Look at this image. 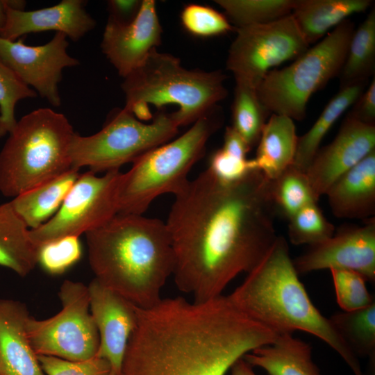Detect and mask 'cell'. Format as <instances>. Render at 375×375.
Returning a JSON list of instances; mask_svg holds the SVG:
<instances>
[{
    "instance_id": "ee69618b",
    "label": "cell",
    "mask_w": 375,
    "mask_h": 375,
    "mask_svg": "<svg viewBox=\"0 0 375 375\" xmlns=\"http://www.w3.org/2000/svg\"><path fill=\"white\" fill-rule=\"evenodd\" d=\"M110 375H122V372H116L111 370Z\"/></svg>"
},
{
    "instance_id": "4fadbf2b",
    "label": "cell",
    "mask_w": 375,
    "mask_h": 375,
    "mask_svg": "<svg viewBox=\"0 0 375 375\" xmlns=\"http://www.w3.org/2000/svg\"><path fill=\"white\" fill-rule=\"evenodd\" d=\"M68 46L67 37L61 32L39 46L0 36V60L51 105L58 107L61 104L58 84L62 70L79 65L76 58L68 54Z\"/></svg>"
},
{
    "instance_id": "ab89813d",
    "label": "cell",
    "mask_w": 375,
    "mask_h": 375,
    "mask_svg": "<svg viewBox=\"0 0 375 375\" xmlns=\"http://www.w3.org/2000/svg\"><path fill=\"white\" fill-rule=\"evenodd\" d=\"M142 1L110 0L108 1L110 18L123 24L131 22L138 15Z\"/></svg>"
},
{
    "instance_id": "4316f807",
    "label": "cell",
    "mask_w": 375,
    "mask_h": 375,
    "mask_svg": "<svg viewBox=\"0 0 375 375\" xmlns=\"http://www.w3.org/2000/svg\"><path fill=\"white\" fill-rule=\"evenodd\" d=\"M375 71V7L355 29L338 74L340 89L368 81Z\"/></svg>"
},
{
    "instance_id": "9c48e42d",
    "label": "cell",
    "mask_w": 375,
    "mask_h": 375,
    "mask_svg": "<svg viewBox=\"0 0 375 375\" xmlns=\"http://www.w3.org/2000/svg\"><path fill=\"white\" fill-rule=\"evenodd\" d=\"M178 128L172 113L164 110L144 123L125 108L114 109L97 133L83 136L75 132L69 151L72 168L88 167L96 174L119 169L169 142Z\"/></svg>"
},
{
    "instance_id": "836d02e7",
    "label": "cell",
    "mask_w": 375,
    "mask_h": 375,
    "mask_svg": "<svg viewBox=\"0 0 375 375\" xmlns=\"http://www.w3.org/2000/svg\"><path fill=\"white\" fill-rule=\"evenodd\" d=\"M82 256L79 237L67 236L38 247V264L47 273L59 275L75 265Z\"/></svg>"
},
{
    "instance_id": "52a82bcc",
    "label": "cell",
    "mask_w": 375,
    "mask_h": 375,
    "mask_svg": "<svg viewBox=\"0 0 375 375\" xmlns=\"http://www.w3.org/2000/svg\"><path fill=\"white\" fill-rule=\"evenodd\" d=\"M222 122L217 106L183 135L135 160L132 167L121 174L117 214L142 215L158 197L180 192L189 181L191 169L203 157L208 140Z\"/></svg>"
},
{
    "instance_id": "7c38bea8",
    "label": "cell",
    "mask_w": 375,
    "mask_h": 375,
    "mask_svg": "<svg viewBox=\"0 0 375 375\" xmlns=\"http://www.w3.org/2000/svg\"><path fill=\"white\" fill-rule=\"evenodd\" d=\"M122 172L109 171L102 176L88 171L80 174L57 212L30 238L38 247L67 236L79 237L107 223L117 214V193Z\"/></svg>"
},
{
    "instance_id": "83f0119b",
    "label": "cell",
    "mask_w": 375,
    "mask_h": 375,
    "mask_svg": "<svg viewBox=\"0 0 375 375\" xmlns=\"http://www.w3.org/2000/svg\"><path fill=\"white\" fill-rule=\"evenodd\" d=\"M329 319L352 352L358 358H368L374 365L375 302L358 310L335 313Z\"/></svg>"
},
{
    "instance_id": "30bf717a",
    "label": "cell",
    "mask_w": 375,
    "mask_h": 375,
    "mask_svg": "<svg viewBox=\"0 0 375 375\" xmlns=\"http://www.w3.org/2000/svg\"><path fill=\"white\" fill-rule=\"evenodd\" d=\"M58 297L62 308L57 314L45 319L29 315L26 319V334L33 351L37 356L74 361L95 356L99 337L90 310L88 287L65 280Z\"/></svg>"
},
{
    "instance_id": "5bb4252c",
    "label": "cell",
    "mask_w": 375,
    "mask_h": 375,
    "mask_svg": "<svg viewBox=\"0 0 375 375\" xmlns=\"http://www.w3.org/2000/svg\"><path fill=\"white\" fill-rule=\"evenodd\" d=\"M299 274L325 269L351 270L366 281H375V220H365L362 226H344L328 239L309 246L293 260Z\"/></svg>"
},
{
    "instance_id": "7bdbcfd3",
    "label": "cell",
    "mask_w": 375,
    "mask_h": 375,
    "mask_svg": "<svg viewBox=\"0 0 375 375\" xmlns=\"http://www.w3.org/2000/svg\"><path fill=\"white\" fill-rule=\"evenodd\" d=\"M7 0H0V35L3 31L7 19Z\"/></svg>"
},
{
    "instance_id": "b9f144b4",
    "label": "cell",
    "mask_w": 375,
    "mask_h": 375,
    "mask_svg": "<svg viewBox=\"0 0 375 375\" xmlns=\"http://www.w3.org/2000/svg\"><path fill=\"white\" fill-rule=\"evenodd\" d=\"M231 375H257L253 367L250 365L243 358L238 360L231 368Z\"/></svg>"
},
{
    "instance_id": "ffe728a7",
    "label": "cell",
    "mask_w": 375,
    "mask_h": 375,
    "mask_svg": "<svg viewBox=\"0 0 375 375\" xmlns=\"http://www.w3.org/2000/svg\"><path fill=\"white\" fill-rule=\"evenodd\" d=\"M333 214L367 220L375 215V150L342 175L326 194Z\"/></svg>"
},
{
    "instance_id": "7a4b0ae2",
    "label": "cell",
    "mask_w": 375,
    "mask_h": 375,
    "mask_svg": "<svg viewBox=\"0 0 375 375\" xmlns=\"http://www.w3.org/2000/svg\"><path fill=\"white\" fill-rule=\"evenodd\" d=\"M137 324L122 375H225L278 334L239 310L228 296L203 302L180 297L136 306Z\"/></svg>"
},
{
    "instance_id": "277c9868",
    "label": "cell",
    "mask_w": 375,
    "mask_h": 375,
    "mask_svg": "<svg viewBox=\"0 0 375 375\" xmlns=\"http://www.w3.org/2000/svg\"><path fill=\"white\" fill-rule=\"evenodd\" d=\"M228 297L249 317L277 334L301 331L315 335L333 349L354 375H364L358 358L312 302L283 236L278 235L262 260Z\"/></svg>"
},
{
    "instance_id": "5b68a950",
    "label": "cell",
    "mask_w": 375,
    "mask_h": 375,
    "mask_svg": "<svg viewBox=\"0 0 375 375\" xmlns=\"http://www.w3.org/2000/svg\"><path fill=\"white\" fill-rule=\"evenodd\" d=\"M226 76L221 70L183 67L174 56L153 49L144 63L124 78V108L138 119L151 117L149 107L177 106L172 117L178 125L192 124L224 99Z\"/></svg>"
},
{
    "instance_id": "f1b7e54d",
    "label": "cell",
    "mask_w": 375,
    "mask_h": 375,
    "mask_svg": "<svg viewBox=\"0 0 375 375\" xmlns=\"http://www.w3.org/2000/svg\"><path fill=\"white\" fill-rule=\"evenodd\" d=\"M231 114V126L251 149L258 144L271 112L260 101L256 89L235 83Z\"/></svg>"
},
{
    "instance_id": "d4e9b609",
    "label": "cell",
    "mask_w": 375,
    "mask_h": 375,
    "mask_svg": "<svg viewBox=\"0 0 375 375\" xmlns=\"http://www.w3.org/2000/svg\"><path fill=\"white\" fill-rule=\"evenodd\" d=\"M29 232L10 201L0 204V266L21 277L26 276L38 265V247Z\"/></svg>"
},
{
    "instance_id": "ba28073f",
    "label": "cell",
    "mask_w": 375,
    "mask_h": 375,
    "mask_svg": "<svg viewBox=\"0 0 375 375\" xmlns=\"http://www.w3.org/2000/svg\"><path fill=\"white\" fill-rule=\"evenodd\" d=\"M355 29L347 19L290 65L269 71L256 89L260 101L272 114L303 120L311 96L340 74Z\"/></svg>"
},
{
    "instance_id": "603a6c76",
    "label": "cell",
    "mask_w": 375,
    "mask_h": 375,
    "mask_svg": "<svg viewBox=\"0 0 375 375\" xmlns=\"http://www.w3.org/2000/svg\"><path fill=\"white\" fill-rule=\"evenodd\" d=\"M372 0H294L291 15L310 45L352 15L365 12Z\"/></svg>"
},
{
    "instance_id": "3957f363",
    "label": "cell",
    "mask_w": 375,
    "mask_h": 375,
    "mask_svg": "<svg viewBox=\"0 0 375 375\" xmlns=\"http://www.w3.org/2000/svg\"><path fill=\"white\" fill-rule=\"evenodd\" d=\"M85 235L89 263L101 284L139 308L161 300V290L174 268L165 222L118 213Z\"/></svg>"
},
{
    "instance_id": "74e56055",
    "label": "cell",
    "mask_w": 375,
    "mask_h": 375,
    "mask_svg": "<svg viewBox=\"0 0 375 375\" xmlns=\"http://www.w3.org/2000/svg\"><path fill=\"white\" fill-rule=\"evenodd\" d=\"M208 168L225 182L238 181L253 169L250 160L239 157L222 148L212 154Z\"/></svg>"
},
{
    "instance_id": "8d00e7d4",
    "label": "cell",
    "mask_w": 375,
    "mask_h": 375,
    "mask_svg": "<svg viewBox=\"0 0 375 375\" xmlns=\"http://www.w3.org/2000/svg\"><path fill=\"white\" fill-rule=\"evenodd\" d=\"M40 365L47 375H110V363L97 356L85 360H68L54 356L38 355Z\"/></svg>"
},
{
    "instance_id": "e575fe53",
    "label": "cell",
    "mask_w": 375,
    "mask_h": 375,
    "mask_svg": "<svg viewBox=\"0 0 375 375\" xmlns=\"http://www.w3.org/2000/svg\"><path fill=\"white\" fill-rule=\"evenodd\" d=\"M181 21L183 28L197 37L218 36L235 31L225 15L199 4L187 5L181 12Z\"/></svg>"
},
{
    "instance_id": "cb8c5ba5",
    "label": "cell",
    "mask_w": 375,
    "mask_h": 375,
    "mask_svg": "<svg viewBox=\"0 0 375 375\" xmlns=\"http://www.w3.org/2000/svg\"><path fill=\"white\" fill-rule=\"evenodd\" d=\"M80 174L72 168L10 201L28 228H37L57 212Z\"/></svg>"
},
{
    "instance_id": "9a60e30c",
    "label": "cell",
    "mask_w": 375,
    "mask_h": 375,
    "mask_svg": "<svg viewBox=\"0 0 375 375\" xmlns=\"http://www.w3.org/2000/svg\"><path fill=\"white\" fill-rule=\"evenodd\" d=\"M162 33L156 1L142 0L139 12L131 22L123 24L108 17L101 48L119 75L125 78L160 44Z\"/></svg>"
},
{
    "instance_id": "44dd1931",
    "label": "cell",
    "mask_w": 375,
    "mask_h": 375,
    "mask_svg": "<svg viewBox=\"0 0 375 375\" xmlns=\"http://www.w3.org/2000/svg\"><path fill=\"white\" fill-rule=\"evenodd\" d=\"M312 352L309 343L292 333H281L272 343L253 349L243 358L268 375H322Z\"/></svg>"
},
{
    "instance_id": "8992f818",
    "label": "cell",
    "mask_w": 375,
    "mask_h": 375,
    "mask_svg": "<svg viewBox=\"0 0 375 375\" xmlns=\"http://www.w3.org/2000/svg\"><path fill=\"white\" fill-rule=\"evenodd\" d=\"M74 133L67 117L51 108L24 115L0 151V192L14 198L72 169Z\"/></svg>"
},
{
    "instance_id": "2e32d148",
    "label": "cell",
    "mask_w": 375,
    "mask_h": 375,
    "mask_svg": "<svg viewBox=\"0 0 375 375\" xmlns=\"http://www.w3.org/2000/svg\"><path fill=\"white\" fill-rule=\"evenodd\" d=\"M374 150L375 126L346 116L335 138L319 149L306 172L315 199Z\"/></svg>"
},
{
    "instance_id": "f546056e",
    "label": "cell",
    "mask_w": 375,
    "mask_h": 375,
    "mask_svg": "<svg viewBox=\"0 0 375 375\" xmlns=\"http://www.w3.org/2000/svg\"><path fill=\"white\" fill-rule=\"evenodd\" d=\"M270 194L277 215L287 219L306 206L318 201L306 172L293 165L270 181Z\"/></svg>"
},
{
    "instance_id": "484cf974",
    "label": "cell",
    "mask_w": 375,
    "mask_h": 375,
    "mask_svg": "<svg viewBox=\"0 0 375 375\" xmlns=\"http://www.w3.org/2000/svg\"><path fill=\"white\" fill-rule=\"evenodd\" d=\"M367 82L362 81L341 88L328 101L311 128L298 138L292 164L294 166L303 172H306L326 133L365 90Z\"/></svg>"
},
{
    "instance_id": "4dcf8cb0",
    "label": "cell",
    "mask_w": 375,
    "mask_h": 375,
    "mask_svg": "<svg viewBox=\"0 0 375 375\" xmlns=\"http://www.w3.org/2000/svg\"><path fill=\"white\" fill-rule=\"evenodd\" d=\"M236 28L263 24L292 13L294 0H216Z\"/></svg>"
},
{
    "instance_id": "d6a6232c",
    "label": "cell",
    "mask_w": 375,
    "mask_h": 375,
    "mask_svg": "<svg viewBox=\"0 0 375 375\" xmlns=\"http://www.w3.org/2000/svg\"><path fill=\"white\" fill-rule=\"evenodd\" d=\"M37 96L33 88L0 60V138L9 134L17 124L15 107L17 102Z\"/></svg>"
},
{
    "instance_id": "f35d334b",
    "label": "cell",
    "mask_w": 375,
    "mask_h": 375,
    "mask_svg": "<svg viewBox=\"0 0 375 375\" xmlns=\"http://www.w3.org/2000/svg\"><path fill=\"white\" fill-rule=\"evenodd\" d=\"M347 115L362 124L375 126V78L373 79L356 101Z\"/></svg>"
},
{
    "instance_id": "8fae6325",
    "label": "cell",
    "mask_w": 375,
    "mask_h": 375,
    "mask_svg": "<svg viewBox=\"0 0 375 375\" xmlns=\"http://www.w3.org/2000/svg\"><path fill=\"white\" fill-rule=\"evenodd\" d=\"M226 68L235 83L257 89L274 67L294 60L310 47L290 14L278 20L235 29Z\"/></svg>"
},
{
    "instance_id": "6da1fadb",
    "label": "cell",
    "mask_w": 375,
    "mask_h": 375,
    "mask_svg": "<svg viewBox=\"0 0 375 375\" xmlns=\"http://www.w3.org/2000/svg\"><path fill=\"white\" fill-rule=\"evenodd\" d=\"M167 220L178 289L203 302L251 272L274 243L270 181L252 169L233 182L208 168L175 196Z\"/></svg>"
},
{
    "instance_id": "60d3db41",
    "label": "cell",
    "mask_w": 375,
    "mask_h": 375,
    "mask_svg": "<svg viewBox=\"0 0 375 375\" xmlns=\"http://www.w3.org/2000/svg\"><path fill=\"white\" fill-rule=\"evenodd\" d=\"M224 150L241 158H247L251 150L240 134L231 126H227L224 135Z\"/></svg>"
},
{
    "instance_id": "e0dca14e",
    "label": "cell",
    "mask_w": 375,
    "mask_h": 375,
    "mask_svg": "<svg viewBox=\"0 0 375 375\" xmlns=\"http://www.w3.org/2000/svg\"><path fill=\"white\" fill-rule=\"evenodd\" d=\"M90 310L97 328V356L121 372L130 338L137 324L136 306L94 278L88 285Z\"/></svg>"
},
{
    "instance_id": "7402d4cb",
    "label": "cell",
    "mask_w": 375,
    "mask_h": 375,
    "mask_svg": "<svg viewBox=\"0 0 375 375\" xmlns=\"http://www.w3.org/2000/svg\"><path fill=\"white\" fill-rule=\"evenodd\" d=\"M298 138L292 119L272 113L262 131L256 156L250 159L251 168L269 181L275 179L293 164Z\"/></svg>"
},
{
    "instance_id": "ac0fdd59",
    "label": "cell",
    "mask_w": 375,
    "mask_h": 375,
    "mask_svg": "<svg viewBox=\"0 0 375 375\" xmlns=\"http://www.w3.org/2000/svg\"><path fill=\"white\" fill-rule=\"evenodd\" d=\"M85 5L82 0H62L55 6L35 10L8 7L6 26L0 36L15 40L28 33L54 31L77 42L96 26Z\"/></svg>"
},
{
    "instance_id": "d6986e66",
    "label": "cell",
    "mask_w": 375,
    "mask_h": 375,
    "mask_svg": "<svg viewBox=\"0 0 375 375\" xmlns=\"http://www.w3.org/2000/svg\"><path fill=\"white\" fill-rule=\"evenodd\" d=\"M26 305L0 298V375H44L26 331Z\"/></svg>"
},
{
    "instance_id": "d590c367",
    "label": "cell",
    "mask_w": 375,
    "mask_h": 375,
    "mask_svg": "<svg viewBox=\"0 0 375 375\" xmlns=\"http://www.w3.org/2000/svg\"><path fill=\"white\" fill-rule=\"evenodd\" d=\"M336 301L344 312L365 308L374 302L366 287V280L358 272L347 269H330Z\"/></svg>"
},
{
    "instance_id": "1f68e13d",
    "label": "cell",
    "mask_w": 375,
    "mask_h": 375,
    "mask_svg": "<svg viewBox=\"0 0 375 375\" xmlns=\"http://www.w3.org/2000/svg\"><path fill=\"white\" fill-rule=\"evenodd\" d=\"M288 234L294 245L312 246L331 238L335 226L324 216L317 203L300 209L288 219Z\"/></svg>"
}]
</instances>
